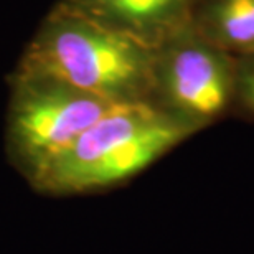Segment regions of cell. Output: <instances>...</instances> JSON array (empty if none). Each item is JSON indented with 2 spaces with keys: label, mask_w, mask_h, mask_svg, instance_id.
<instances>
[{
  "label": "cell",
  "mask_w": 254,
  "mask_h": 254,
  "mask_svg": "<svg viewBox=\"0 0 254 254\" xmlns=\"http://www.w3.org/2000/svg\"><path fill=\"white\" fill-rule=\"evenodd\" d=\"M200 130L152 103L116 106L55 157L30 187L48 196L114 189Z\"/></svg>",
  "instance_id": "6da1fadb"
},
{
  "label": "cell",
  "mask_w": 254,
  "mask_h": 254,
  "mask_svg": "<svg viewBox=\"0 0 254 254\" xmlns=\"http://www.w3.org/2000/svg\"><path fill=\"white\" fill-rule=\"evenodd\" d=\"M15 66L52 74L116 106L152 103L154 48L55 5Z\"/></svg>",
  "instance_id": "7a4b0ae2"
},
{
  "label": "cell",
  "mask_w": 254,
  "mask_h": 254,
  "mask_svg": "<svg viewBox=\"0 0 254 254\" xmlns=\"http://www.w3.org/2000/svg\"><path fill=\"white\" fill-rule=\"evenodd\" d=\"M5 155L28 182L96 121L116 108L64 81L15 66L7 78Z\"/></svg>",
  "instance_id": "3957f363"
},
{
  "label": "cell",
  "mask_w": 254,
  "mask_h": 254,
  "mask_svg": "<svg viewBox=\"0 0 254 254\" xmlns=\"http://www.w3.org/2000/svg\"><path fill=\"white\" fill-rule=\"evenodd\" d=\"M152 104L205 127L236 99V58L216 48L191 22L154 48Z\"/></svg>",
  "instance_id": "277c9868"
},
{
  "label": "cell",
  "mask_w": 254,
  "mask_h": 254,
  "mask_svg": "<svg viewBox=\"0 0 254 254\" xmlns=\"http://www.w3.org/2000/svg\"><path fill=\"white\" fill-rule=\"evenodd\" d=\"M196 0H58L55 7L157 48L191 22Z\"/></svg>",
  "instance_id": "5b68a950"
},
{
  "label": "cell",
  "mask_w": 254,
  "mask_h": 254,
  "mask_svg": "<svg viewBox=\"0 0 254 254\" xmlns=\"http://www.w3.org/2000/svg\"><path fill=\"white\" fill-rule=\"evenodd\" d=\"M191 25L231 57L254 53V0H196Z\"/></svg>",
  "instance_id": "8992f818"
},
{
  "label": "cell",
  "mask_w": 254,
  "mask_h": 254,
  "mask_svg": "<svg viewBox=\"0 0 254 254\" xmlns=\"http://www.w3.org/2000/svg\"><path fill=\"white\" fill-rule=\"evenodd\" d=\"M246 113L254 116V53L236 58V99Z\"/></svg>",
  "instance_id": "52a82bcc"
}]
</instances>
